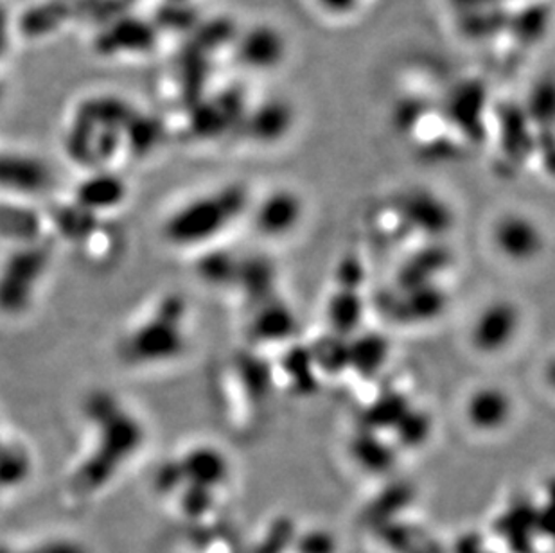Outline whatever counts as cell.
<instances>
[{"mask_svg":"<svg viewBox=\"0 0 555 553\" xmlns=\"http://www.w3.org/2000/svg\"><path fill=\"white\" fill-rule=\"evenodd\" d=\"M85 415L92 428L89 454L74 471L73 487L81 494L98 492L108 486L122 465L141 449L142 426L116 397L95 391L85 404Z\"/></svg>","mask_w":555,"mask_h":553,"instance_id":"cell-1","label":"cell"},{"mask_svg":"<svg viewBox=\"0 0 555 553\" xmlns=\"http://www.w3.org/2000/svg\"><path fill=\"white\" fill-rule=\"evenodd\" d=\"M248 204L247 191L240 185L193 200L177 210L166 223V237L175 245H194L227 229Z\"/></svg>","mask_w":555,"mask_h":553,"instance_id":"cell-2","label":"cell"},{"mask_svg":"<svg viewBox=\"0 0 555 553\" xmlns=\"http://www.w3.org/2000/svg\"><path fill=\"white\" fill-rule=\"evenodd\" d=\"M184 306L168 298L164 300L155 313L142 320L126 336L121 345V352L126 361L130 363H157V361L171 360L184 349Z\"/></svg>","mask_w":555,"mask_h":553,"instance_id":"cell-3","label":"cell"},{"mask_svg":"<svg viewBox=\"0 0 555 553\" xmlns=\"http://www.w3.org/2000/svg\"><path fill=\"white\" fill-rule=\"evenodd\" d=\"M247 112V92L240 85H231L191 106L189 128L196 139H220L242 128Z\"/></svg>","mask_w":555,"mask_h":553,"instance_id":"cell-4","label":"cell"},{"mask_svg":"<svg viewBox=\"0 0 555 553\" xmlns=\"http://www.w3.org/2000/svg\"><path fill=\"white\" fill-rule=\"evenodd\" d=\"M48 268V252L40 246H26L4 262L0 270V309L21 313L31 303L33 292Z\"/></svg>","mask_w":555,"mask_h":553,"instance_id":"cell-5","label":"cell"},{"mask_svg":"<svg viewBox=\"0 0 555 553\" xmlns=\"http://www.w3.org/2000/svg\"><path fill=\"white\" fill-rule=\"evenodd\" d=\"M489 94L486 85L477 78L462 79L446 95L440 106L446 123L464 137L467 142L478 144L486 139Z\"/></svg>","mask_w":555,"mask_h":553,"instance_id":"cell-6","label":"cell"},{"mask_svg":"<svg viewBox=\"0 0 555 553\" xmlns=\"http://www.w3.org/2000/svg\"><path fill=\"white\" fill-rule=\"evenodd\" d=\"M237 62L250 70H272L283 63L286 56V40L275 27H250L240 33L236 43Z\"/></svg>","mask_w":555,"mask_h":553,"instance_id":"cell-7","label":"cell"},{"mask_svg":"<svg viewBox=\"0 0 555 553\" xmlns=\"http://www.w3.org/2000/svg\"><path fill=\"white\" fill-rule=\"evenodd\" d=\"M498 137L502 152L511 163H524L535 152L534 128L525 114L524 105L503 103L496 111Z\"/></svg>","mask_w":555,"mask_h":553,"instance_id":"cell-8","label":"cell"},{"mask_svg":"<svg viewBox=\"0 0 555 553\" xmlns=\"http://www.w3.org/2000/svg\"><path fill=\"white\" fill-rule=\"evenodd\" d=\"M294 108L283 100L262 101L261 105L247 112L242 130L251 141L273 144L286 137L294 126Z\"/></svg>","mask_w":555,"mask_h":553,"instance_id":"cell-9","label":"cell"},{"mask_svg":"<svg viewBox=\"0 0 555 553\" xmlns=\"http://www.w3.org/2000/svg\"><path fill=\"white\" fill-rule=\"evenodd\" d=\"M49 183L48 167L18 153H0V188L16 193H37Z\"/></svg>","mask_w":555,"mask_h":553,"instance_id":"cell-10","label":"cell"},{"mask_svg":"<svg viewBox=\"0 0 555 553\" xmlns=\"http://www.w3.org/2000/svg\"><path fill=\"white\" fill-rule=\"evenodd\" d=\"M518 313L513 306L507 304H496L489 306L480 317H478L477 325H475V344L478 349L486 352H496L502 349L503 345L508 344L513 334L518 327Z\"/></svg>","mask_w":555,"mask_h":553,"instance_id":"cell-11","label":"cell"},{"mask_svg":"<svg viewBox=\"0 0 555 553\" xmlns=\"http://www.w3.org/2000/svg\"><path fill=\"white\" fill-rule=\"evenodd\" d=\"M551 21L552 8L548 2L529 0L518 10H511L505 35L524 48H532L545 38L546 31L551 27Z\"/></svg>","mask_w":555,"mask_h":553,"instance_id":"cell-12","label":"cell"},{"mask_svg":"<svg viewBox=\"0 0 555 553\" xmlns=\"http://www.w3.org/2000/svg\"><path fill=\"white\" fill-rule=\"evenodd\" d=\"M158 29L153 22L142 18H117L116 24L108 27L106 35V53L141 54L152 51L157 46Z\"/></svg>","mask_w":555,"mask_h":553,"instance_id":"cell-13","label":"cell"},{"mask_svg":"<svg viewBox=\"0 0 555 553\" xmlns=\"http://www.w3.org/2000/svg\"><path fill=\"white\" fill-rule=\"evenodd\" d=\"M508 15L511 10L505 8V4L489 5L482 10L456 15V29L469 42H491L507 33Z\"/></svg>","mask_w":555,"mask_h":553,"instance_id":"cell-14","label":"cell"},{"mask_svg":"<svg viewBox=\"0 0 555 553\" xmlns=\"http://www.w3.org/2000/svg\"><path fill=\"white\" fill-rule=\"evenodd\" d=\"M210 70H212V57L188 42L180 60V90H182L180 94L184 95L189 108L204 100Z\"/></svg>","mask_w":555,"mask_h":553,"instance_id":"cell-15","label":"cell"},{"mask_svg":"<svg viewBox=\"0 0 555 553\" xmlns=\"http://www.w3.org/2000/svg\"><path fill=\"white\" fill-rule=\"evenodd\" d=\"M302 204L294 193L279 191L268 196L257 213V223L267 234H284L299 223Z\"/></svg>","mask_w":555,"mask_h":553,"instance_id":"cell-16","label":"cell"},{"mask_svg":"<svg viewBox=\"0 0 555 553\" xmlns=\"http://www.w3.org/2000/svg\"><path fill=\"white\" fill-rule=\"evenodd\" d=\"M467 421L483 432H493L502 424L507 423L511 415V399L503 391L486 390L475 391L466 407Z\"/></svg>","mask_w":555,"mask_h":553,"instance_id":"cell-17","label":"cell"},{"mask_svg":"<svg viewBox=\"0 0 555 553\" xmlns=\"http://www.w3.org/2000/svg\"><path fill=\"white\" fill-rule=\"evenodd\" d=\"M494 237H496V245L502 248L503 254H507L508 257H518V259L534 254L538 250V241H540L534 224L519 216L503 218L496 224Z\"/></svg>","mask_w":555,"mask_h":553,"instance_id":"cell-18","label":"cell"},{"mask_svg":"<svg viewBox=\"0 0 555 553\" xmlns=\"http://www.w3.org/2000/svg\"><path fill=\"white\" fill-rule=\"evenodd\" d=\"M126 188L122 180L114 175H98L85 180L78 189V205L90 213L112 209L125 200Z\"/></svg>","mask_w":555,"mask_h":553,"instance_id":"cell-19","label":"cell"},{"mask_svg":"<svg viewBox=\"0 0 555 553\" xmlns=\"http://www.w3.org/2000/svg\"><path fill=\"white\" fill-rule=\"evenodd\" d=\"M191 35L193 37H191L189 43L199 49L202 53L209 54L212 57L216 53H220L223 49L236 43L240 29H237L236 22L229 18V16H216L210 21L199 22Z\"/></svg>","mask_w":555,"mask_h":553,"instance_id":"cell-20","label":"cell"},{"mask_svg":"<svg viewBox=\"0 0 555 553\" xmlns=\"http://www.w3.org/2000/svg\"><path fill=\"white\" fill-rule=\"evenodd\" d=\"M524 111L535 130H548L554 126L555 89L551 78L541 79L534 85Z\"/></svg>","mask_w":555,"mask_h":553,"instance_id":"cell-21","label":"cell"},{"mask_svg":"<svg viewBox=\"0 0 555 553\" xmlns=\"http://www.w3.org/2000/svg\"><path fill=\"white\" fill-rule=\"evenodd\" d=\"M31 473V459L21 443L0 440V489L16 487Z\"/></svg>","mask_w":555,"mask_h":553,"instance_id":"cell-22","label":"cell"},{"mask_svg":"<svg viewBox=\"0 0 555 553\" xmlns=\"http://www.w3.org/2000/svg\"><path fill=\"white\" fill-rule=\"evenodd\" d=\"M125 131H128L125 139L135 153L152 152L153 147L157 146V142L160 141V137H163V126L157 119L142 117L139 114L128 123Z\"/></svg>","mask_w":555,"mask_h":553,"instance_id":"cell-23","label":"cell"},{"mask_svg":"<svg viewBox=\"0 0 555 553\" xmlns=\"http://www.w3.org/2000/svg\"><path fill=\"white\" fill-rule=\"evenodd\" d=\"M430 114V105L423 98H404L393 108V126L401 133L417 130V126Z\"/></svg>","mask_w":555,"mask_h":553,"instance_id":"cell-24","label":"cell"},{"mask_svg":"<svg viewBox=\"0 0 555 553\" xmlns=\"http://www.w3.org/2000/svg\"><path fill=\"white\" fill-rule=\"evenodd\" d=\"M199 18L196 11L191 10L189 2L177 4V2H166L163 11L158 13V21L153 22V26H166L173 31L193 33L194 27L198 26Z\"/></svg>","mask_w":555,"mask_h":553,"instance_id":"cell-25","label":"cell"},{"mask_svg":"<svg viewBox=\"0 0 555 553\" xmlns=\"http://www.w3.org/2000/svg\"><path fill=\"white\" fill-rule=\"evenodd\" d=\"M0 553H90L85 544L73 539H51L40 544H33L26 549L15 546H0Z\"/></svg>","mask_w":555,"mask_h":553,"instance_id":"cell-26","label":"cell"},{"mask_svg":"<svg viewBox=\"0 0 555 553\" xmlns=\"http://www.w3.org/2000/svg\"><path fill=\"white\" fill-rule=\"evenodd\" d=\"M302 553H333V539L325 533H313L300 544Z\"/></svg>","mask_w":555,"mask_h":553,"instance_id":"cell-27","label":"cell"},{"mask_svg":"<svg viewBox=\"0 0 555 553\" xmlns=\"http://www.w3.org/2000/svg\"><path fill=\"white\" fill-rule=\"evenodd\" d=\"M451 10L455 11L456 15H464V13H472V11L482 10L489 5L503 4L500 0H448Z\"/></svg>","mask_w":555,"mask_h":553,"instance_id":"cell-28","label":"cell"},{"mask_svg":"<svg viewBox=\"0 0 555 553\" xmlns=\"http://www.w3.org/2000/svg\"><path fill=\"white\" fill-rule=\"evenodd\" d=\"M317 2L322 10L327 11L331 15H347L357 10L360 0H317Z\"/></svg>","mask_w":555,"mask_h":553,"instance_id":"cell-29","label":"cell"},{"mask_svg":"<svg viewBox=\"0 0 555 553\" xmlns=\"http://www.w3.org/2000/svg\"><path fill=\"white\" fill-rule=\"evenodd\" d=\"M168 2H177V4H185L189 0H168Z\"/></svg>","mask_w":555,"mask_h":553,"instance_id":"cell-30","label":"cell"},{"mask_svg":"<svg viewBox=\"0 0 555 553\" xmlns=\"http://www.w3.org/2000/svg\"><path fill=\"white\" fill-rule=\"evenodd\" d=\"M500 2H503V4H505V2H508V0H500ZM516 2H518V0H516ZM525 2H529V0H525Z\"/></svg>","mask_w":555,"mask_h":553,"instance_id":"cell-31","label":"cell"},{"mask_svg":"<svg viewBox=\"0 0 555 553\" xmlns=\"http://www.w3.org/2000/svg\"><path fill=\"white\" fill-rule=\"evenodd\" d=\"M0 100H2V87H0Z\"/></svg>","mask_w":555,"mask_h":553,"instance_id":"cell-32","label":"cell"}]
</instances>
